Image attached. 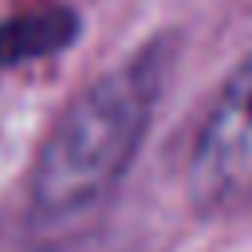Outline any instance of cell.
Segmentation results:
<instances>
[{"label":"cell","instance_id":"1","mask_svg":"<svg viewBox=\"0 0 252 252\" xmlns=\"http://www.w3.org/2000/svg\"><path fill=\"white\" fill-rule=\"evenodd\" d=\"M165 47L150 43L87 83L55 118L28 173L35 217L63 220L94 209L134 165L165 87Z\"/></svg>","mask_w":252,"mask_h":252},{"label":"cell","instance_id":"2","mask_svg":"<svg viewBox=\"0 0 252 252\" xmlns=\"http://www.w3.org/2000/svg\"><path fill=\"white\" fill-rule=\"evenodd\" d=\"M185 189L201 213L252 205V47L228 71L197 126Z\"/></svg>","mask_w":252,"mask_h":252},{"label":"cell","instance_id":"3","mask_svg":"<svg viewBox=\"0 0 252 252\" xmlns=\"http://www.w3.org/2000/svg\"><path fill=\"white\" fill-rule=\"evenodd\" d=\"M79 39V12L59 0L8 12L0 20V67H28L51 59Z\"/></svg>","mask_w":252,"mask_h":252}]
</instances>
